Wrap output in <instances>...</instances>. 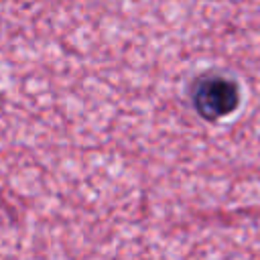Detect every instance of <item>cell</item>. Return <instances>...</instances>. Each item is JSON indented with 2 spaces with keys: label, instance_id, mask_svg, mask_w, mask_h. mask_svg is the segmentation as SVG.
<instances>
[{
  "label": "cell",
  "instance_id": "6da1fadb",
  "mask_svg": "<svg viewBox=\"0 0 260 260\" xmlns=\"http://www.w3.org/2000/svg\"><path fill=\"white\" fill-rule=\"evenodd\" d=\"M195 112L209 122L234 114L242 104L240 83L221 71H205L197 75L189 89Z\"/></svg>",
  "mask_w": 260,
  "mask_h": 260
}]
</instances>
